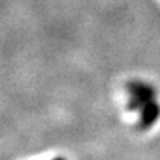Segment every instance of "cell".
I'll use <instances>...</instances> for the list:
<instances>
[{"instance_id": "obj_2", "label": "cell", "mask_w": 160, "mask_h": 160, "mask_svg": "<svg viewBox=\"0 0 160 160\" xmlns=\"http://www.w3.org/2000/svg\"><path fill=\"white\" fill-rule=\"evenodd\" d=\"M160 118V105L156 101L146 103L142 109H140V116L139 122H138V128L142 130L152 128Z\"/></svg>"}, {"instance_id": "obj_3", "label": "cell", "mask_w": 160, "mask_h": 160, "mask_svg": "<svg viewBox=\"0 0 160 160\" xmlns=\"http://www.w3.org/2000/svg\"><path fill=\"white\" fill-rule=\"evenodd\" d=\"M54 160H65V159H62V157H57V159H54Z\"/></svg>"}, {"instance_id": "obj_1", "label": "cell", "mask_w": 160, "mask_h": 160, "mask_svg": "<svg viewBox=\"0 0 160 160\" xmlns=\"http://www.w3.org/2000/svg\"><path fill=\"white\" fill-rule=\"evenodd\" d=\"M129 101H128V109L129 111H140L146 103L156 101L157 92L150 84L142 81H130L126 87Z\"/></svg>"}]
</instances>
